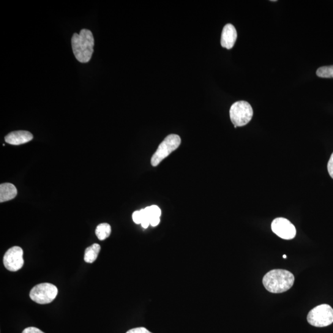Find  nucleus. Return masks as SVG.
<instances>
[{
  "label": "nucleus",
  "mask_w": 333,
  "mask_h": 333,
  "mask_svg": "<svg viewBox=\"0 0 333 333\" xmlns=\"http://www.w3.org/2000/svg\"><path fill=\"white\" fill-rule=\"evenodd\" d=\"M294 276L288 270H272L264 276L263 285L267 291L272 293H282L293 286Z\"/></svg>",
  "instance_id": "1"
},
{
  "label": "nucleus",
  "mask_w": 333,
  "mask_h": 333,
  "mask_svg": "<svg viewBox=\"0 0 333 333\" xmlns=\"http://www.w3.org/2000/svg\"><path fill=\"white\" fill-rule=\"evenodd\" d=\"M272 230L281 238L290 240L296 235V229L290 221L285 218H277L273 221Z\"/></svg>",
  "instance_id": "8"
},
{
  "label": "nucleus",
  "mask_w": 333,
  "mask_h": 333,
  "mask_svg": "<svg viewBox=\"0 0 333 333\" xmlns=\"http://www.w3.org/2000/svg\"><path fill=\"white\" fill-rule=\"evenodd\" d=\"M24 252L19 246H14L8 249L4 257L5 268L10 272H17L24 266Z\"/></svg>",
  "instance_id": "7"
},
{
  "label": "nucleus",
  "mask_w": 333,
  "mask_h": 333,
  "mask_svg": "<svg viewBox=\"0 0 333 333\" xmlns=\"http://www.w3.org/2000/svg\"><path fill=\"white\" fill-rule=\"evenodd\" d=\"M73 53L75 58L81 63H87L94 53L95 40L90 30H81L80 34L75 33L71 39Z\"/></svg>",
  "instance_id": "2"
},
{
  "label": "nucleus",
  "mask_w": 333,
  "mask_h": 333,
  "mask_svg": "<svg viewBox=\"0 0 333 333\" xmlns=\"http://www.w3.org/2000/svg\"><path fill=\"white\" fill-rule=\"evenodd\" d=\"M316 75L321 78H333V65L319 68L316 71Z\"/></svg>",
  "instance_id": "14"
},
{
  "label": "nucleus",
  "mask_w": 333,
  "mask_h": 333,
  "mask_svg": "<svg viewBox=\"0 0 333 333\" xmlns=\"http://www.w3.org/2000/svg\"><path fill=\"white\" fill-rule=\"evenodd\" d=\"M132 218L133 222L136 224H141L144 218L143 213L140 211H136L133 213Z\"/></svg>",
  "instance_id": "15"
},
{
  "label": "nucleus",
  "mask_w": 333,
  "mask_h": 333,
  "mask_svg": "<svg viewBox=\"0 0 333 333\" xmlns=\"http://www.w3.org/2000/svg\"><path fill=\"white\" fill-rule=\"evenodd\" d=\"M22 333H45L37 327H27L25 329H24V331Z\"/></svg>",
  "instance_id": "18"
},
{
  "label": "nucleus",
  "mask_w": 333,
  "mask_h": 333,
  "mask_svg": "<svg viewBox=\"0 0 333 333\" xmlns=\"http://www.w3.org/2000/svg\"><path fill=\"white\" fill-rule=\"evenodd\" d=\"M327 171H328L330 177L333 179V153L327 163Z\"/></svg>",
  "instance_id": "17"
},
{
  "label": "nucleus",
  "mask_w": 333,
  "mask_h": 333,
  "mask_svg": "<svg viewBox=\"0 0 333 333\" xmlns=\"http://www.w3.org/2000/svg\"><path fill=\"white\" fill-rule=\"evenodd\" d=\"M126 333H152L147 330L145 327H136L132 329L128 330Z\"/></svg>",
  "instance_id": "16"
},
{
  "label": "nucleus",
  "mask_w": 333,
  "mask_h": 333,
  "mask_svg": "<svg viewBox=\"0 0 333 333\" xmlns=\"http://www.w3.org/2000/svg\"><path fill=\"white\" fill-rule=\"evenodd\" d=\"M141 225L144 228H147L150 225L149 219H148L147 218L144 217L143 221H142Z\"/></svg>",
  "instance_id": "20"
},
{
  "label": "nucleus",
  "mask_w": 333,
  "mask_h": 333,
  "mask_svg": "<svg viewBox=\"0 0 333 333\" xmlns=\"http://www.w3.org/2000/svg\"><path fill=\"white\" fill-rule=\"evenodd\" d=\"M230 119L234 126L242 127L249 123L253 116L250 104L244 101L234 103L230 109Z\"/></svg>",
  "instance_id": "4"
},
{
  "label": "nucleus",
  "mask_w": 333,
  "mask_h": 333,
  "mask_svg": "<svg viewBox=\"0 0 333 333\" xmlns=\"http://www.w3.org/2000/svg\"><path fill=\"white\" fill-rule=\"evenodd\" d=\"M18 190L15 185L5 183L0 185V202H4L12 200L17 196Z\"/></svg>",
  "instance_id": "11"
},
{
  "label": "nucleus",
  "mask_w": 333,
  "mask_h": 333,
  "mask_svg": "<svg viewBox=\"0 0 333 333\" xmlns=\"http://www.w3.org/2000/svg\"><path fill=\"white\" fill-rule=\"evenodd\" d=\"M160 223V217H153L150 219V225L152 226H156Z\"/></svg>",
  "instance_id": "19"
},
{
  "label": "nucleus",
  "mask_w": 333,
  "mask_h": 333,
  "mask_svg": "<svg viewBox=\"0 0 333 333\" xmlns=\"http://www.w3.org/2000/svg\"><path fill=\"white\" fill-rule=\"evenodd\" d=\"M307 321L315 327H325L333 323V308L327 304H321L313 308L308 313Z\"/></svg>",
  "instance_id": "3"
},
{
  "label": "nucleus",
  "mask_w": 333,
  "mask_h": 333,
  "mask_svg": "<svg viewBox=\"0 0 333 333\" xmlns=\"http://www.w3.org/2000/svg\"><path fill=\"white\" fill-rule=\"evenodd\" d=\"M237 39V32L235 27L231 24H226L223 27L221 36V45L223 48L230 50L233 47Z\"/></svg>",
  "instance_id": "9"
},
{
  "label": "nucleus",
  "mask_w": 333,
  "mask_h": 333,
  "mask_svg": "<svg viewBox=\"0 0 333 333\" xmlns=\"http://www.w3.org/2000/svg\"><path fill=\"white\" fill-rule=\"evenodd\" d=\"M101 246L99 244L95 243L87 247L85 251L84 260L87 263H94L98 258L100 252Z\"/></svg>",
  "instance_id": "12"
},
{
  "label": "nucleus",
  "mask_w": 333,
  "mask_h": 333,
  "mask_svg": "<svg viewBox=\"0 0 333 333\" xmlns=\"http://www.w3.org/2000/svg\"><path fill=\"white\" fill-rule=\"evenodd\" d=\"M180 144H181V138L178 135L171 134L166 136L152 155L151 165L153 166L159 165L172 152L178 148Z\"/></svg>",
  "instance_id": "5"
},
{
  "label": "nucleus",
  "mask_w": 333,
  "mask_h": 333,
  "mask_svg": "<svg viewBox=\"0 0 333 333\" xmlns=\"http://www.w3.org/2000/svg\"><path fill=\"white\" fill-rule=\"evenodd\" d=\"M58 289L53 284L44 283L35 286L30 292V297L33 301L39 304H48L55 299Z\"/></svg>",
  "instance_id": "6"
},
{
  "label": "nucleus",
  "mask_w": 333,
  "mask_h": 333,
  "mask_svg": "<svg viewBox=\"0 0 333 333\" xmlns=\"http://www.w3.org/2000/svg\"><path fill=\"white\" fill-rule=\"evenodd\" d=\"M95 233L98 238L103 241V240L108 238L111 233V226L108 223H103L98 225Z\"/></svg>",
  "instance_id": "13"
},
{
  "label": "nucleus",
  "mask_w": 333,
  "mask_h": 333,
  "mask_svg": "<svg viewBox=\"0 0 333 333\" xmlns=\"http://www.w3.org/2000/svg\"><path fill=\"white\" fill-rule=\"evenodd\" d=\"M286 258H287V257H286V255H284V256H283V258H284V259H286Z\"/></svg>",
  "instance_id": "21"
},
{
  "label": "nucleus",
  "mask_w": 333,
  "mask_h": 333,
  "mask_svg": "<svg viewBox=\"0 0 333 333\" xmlns=\"http://www.w3.org/2000/svg\"><path fill=\"white\" fill-rule=\"evenodd\" d=\"M34 136L28 131L19 130L11 132L5 136V140L7 143L13 145H20L32 140Z\"/></svg>",
  "instance_id": "10"
}]
</instances>
